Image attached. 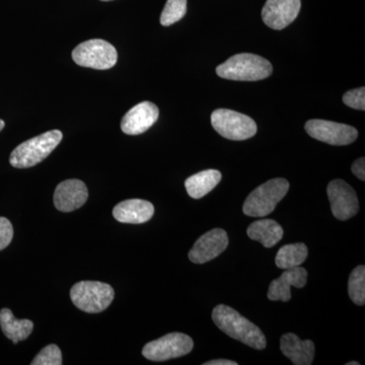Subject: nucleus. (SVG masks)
<instances>
[{
  "label": "nucleus",
  "mask_w": 365,
  "mask_h": 365,
  "mask_svg": "<svg viewBox=\"0 0 365 365\" xmlns=\"http://www.w3.org/2000/svg\"><path fill=\"white\" fill-rule=\"evenodd\" d=\"M212 319L215 325L232 339L241 341L254 349H265L267 342L261 329L232 307L225 304L215 307L212 312Z\"/></svg>",
  "instance_id": "1"
},
{
  "label": "nucleus",
  "mask_w": 365,
  "mask_h": 365,
  "mask_svg": "<svg viewBox=\"0 0 365 365\" xmlns=\"http://www.w3.org/2000/svg\"><path fill=\"white\" fill-rule=\"evenodd\" d=\"M272 72V64L267 59L251 53L234 55L216 68L220 78L239 81H262Z\"/></svg>",
  "instance_id": "2"
},
{
  "label": "nucleus",
  "mask_w": 365,
  "mask_h": 365,
  "mask_svg": "<svg viewBox=\"0 0 365 365\" xmlns=\"http://www.w3.org/2000/svg\"><path fill=\"white\" fill-rule=\"evenodd\" d=\"M62 138L61 131L51 130L29 139L14 148L9 157V163L16 169L35 167L51 155Z\"/></svg>",
  "instance_id": "3"
},
{
  "label": "nucleus",
  "mask_w": 365,
  "mask_h": 365,
  "mask_svg": "<svg viewBox=\"0 0 365 365\" xmlns=\"http://www.w3.org/2000/svg\"><path fill=\"white\" fill-rule=\"evenodd\" d=\"M289 182L282 178L264 182L254 190L245 201L242 211L251 217H264L275 210L276 205L284 198Z\"/></svg>",
  "instance_id": "4"
},
{
  "label": "nucleus",
  "mask_w": 365,
  "mask_h": 365,
  "mask_svg": "<svg viewBox=\"0 0 365 365\" xmlns=\"http://www.w3.org/2000/svg\"><path fill=\"white\" fill-rule=\"evenodd\" d=\"M115 292L111 285L100 281H81L72 287L71 297L74 306L88 314H98L109 307Z\"/></svg>",
  "instance_id": "5"
},
{
  "label": "nucleus",
  "mask_w": 365,
  "mask_h": 365,
  "mask_svg": "<svg viewBox=\"0 0 365 365\" xmlns=\"http://www.w3.org/2000/svg\"><path fill=\"white\" fill-rule=\"evenodd\" d=\"M72 59L79 66L107 71L116 66V48L107 41L93 39L81 43L72 51Z\"/></svg>",
  "instance_id": "6"
},
{
  "label": "nucleus",
  "mask_w": 365,
  "mask_h": 365,
  "mask_svg": "<svg viewBox=\"0 0 365 365\" xmlns=\"http://www.w3.org/2000/svg\"><path fill=\"white\" fill-rule=\"evenodd\" d=\"M211 124L218 134L235 141L252 138L258 130L251 117L227 109L215 110L211 115Z\"/></svg>",
  "instance_id": "7"
},
{
  "label": "nucleus",
  "mask_w": 365,
  "mask_h": 365,
  "mask_svg": "<svg viewBox=\"0 0 365 365\" xmlns=\"http://www.w3.org/2000/svg\"><path fill=\"white\" fill-rule=\"evenodd\" d=\"M193 340L186 334L170 333L144 346L143 355L151 361L178 359L192 351Z\"/></svg>",
  "instance_id": "8"
},
{
  "label": "nucleus",
  "mask_w": 365,
  "mask_h": 365,
  "mask_svg": "<svg viewBox=\"0 0 365 365\" xmlns=\"http://www.w3.org/2000/svg\"><path fill=\"white\" fill-rule=\"evenodd\" d=\"M304 129L309 136L331 145H348L359 137V131L354 127L327 120H309Z\"/></svg>",
  "instance_id": "9"
},
{
  "label": "nucleus",
  "mask_w": 365,
  "mask_h": 365,
  "mask_svg": "<svg viewBox=\"0 0 365 365\" xmlns=\"http://www.w3.org/2000/svg\"><path fill=\"white\" fill-rule=\"evenodd\" d=\"M331 210L339 220H348L359 210V198L354 189L343 180H333L327 188Z\"/></svg>",
  "instance_id": "10"
},
{
  "label": "nucleus",
  "mask_w": 365,
  "mask_h": 365,
  "mask_svg": "<svg viewBox=\"0 0 365 365\" xmlns=\"http://www.w3.org/2000/svg\"><path fill=\"white\" fill-rule=\"evenodd\" d=\"M228 235L222 228H215L201 235L189 252V260L204 264L213 260L227 250Z\"/></svg>",
  "instance_id": "11"
},
{
  "label": "nucleus",
  "mask_w": 365,
  "mask_h": 365,
  "mask_svg": "<svg viewBox=\"0 0 365 365\" xmlns=\"http://www.w3.org/2000/svg\"><path fill=\"white\" fill-rule=\"evenodd\" d=\"M300 0H267L262 9V20L273 30H282L299 16Z\"/></svg>",
  "instance_id": "12"
},
{
  "label": "nucleus",
  "mask_w": 365,
  "mask_h": 365,
  "mask_svg": "<svg viewBox=\"0 0 365 365\" xmlns=\"http://www.w3.org/2000/svg\"><path fill=\"white\" fill-rule=\"evenodd\" d=\"M158 108L153 103H139L124 115L121 129L127 135H139L148 130L158 121Z\"/></svg>",
  "instance_id": "13"
},
{
  "label": "nucleus",
  "mask_w": 365,
  "mask_h": 365,
  "mask_svg": "<svg viewBox=\"0 0 365 365\" xmlns=\"http://www.w3.org/2000/svg\"><path fill=\"white\" fill-rule=\"evenodd\" d=\"M88 198V190L81 180L71 179L60 182L55 189L54 205L62 212L81 208Z\"/></svg>",
  "instance_id": "14"
},
{
  "label": "nucleus",
  "mask_w": 365,
  "mask_h": 365,
  "mask_svg": "<svg viewBox=\"0 0 365 365\" xmlns=\"http://www.w3.org/2000/svg\"><path fill=\"white\" fill-rule=\"evenodd\" d=\"M307 281V271L306 269L295 267L287 269L277 279L270 283L268 290V299L272 302H289L292 299L290 287L302 288L306 287Z\"/></svg>",
  "instance_id": "15"
},
{
  "label": "nucleus",
  "mask_w": 365,
  "mask_h": 365,
  "mask_svg": "<svg viewBox=\"0 0 365 365\" xmlns=\"http://www.w3.org/2000/svg\"><path fill=\"white\" fill-rule=\"evenodd\" d=\"M155 215V207L148 201L129 199L117 204L113 209L115 220L122 223L140 225L148 222Z\"/></svg>",
  "instance_id": "16"
},
{
  "label": "nucleus",
  "mask_w": 365,
  "mask_h": 365,
  "mask_svg": "<svg viewBox=\"0 0 365 365\" xmlns=\"http://www.w3.org/2000/svg\"><path fill=\"white\" fill-rule=\"evenodd\" d=\"M280 349L283 355L295 365H311L314 361V344L311 340H300L295 334L287 333L281 337Z\"/></svg>",
  "instance_id": "17"
},
{
  "label": "nucleus",
  "mask_w": 365,
  "mask_h": 365,
  "mask_svg": "<svg viewBox=\"0 0 365 365\" xmlns=\"http://www.w3.org/2000/svg\"><path fill=\"white\" fill-rule=\"evenodd\" d=\"M222 181V173L217 170H206L197 173L185 182L187 193L193 199L207 195Z\"/></svg>",
  "instance_id": "18"
},
{
  "label": "nucleus",
  "mask_w": 365,
  "mask_h": 365,
  "mask_svg": "<svg viewBox=\"0 0 365 365\" xmlns=\"http://www.w3.org/2000/svg\"><path fill=\"white\" fill-rule=\"evenodd\" d=\"M250 239L261 242L265 248H272L281 241L283 228L272 220H262L252 223L247 230Z\"/></svg>",
  "instance_id": "19"
},
{
  "label": "nucleus",
  "mask_w": 365,
  "mask_h": 365,
  "mask_svg": "<svg viewBox=\"0 0 365 365\" xmlns=\"http://www.w3.org/2000/svg\"><path fill=\"white\" fill-rule=\"evenodd\" d=\"M0 327L2 332L13 341L14 344L26 340L33 332L34 324L30 319L14 318L13 312L9 309L0 311Z\"/></svg>",
  "instance_id": "20"
},
{
  "label": "nucleus",
  "mask_w": 365,
  "mask_h": 365,
  "mask_svg": "<svg viewBox=\"0 0 365 365\" xmlns=\"http://www.w3.org/2000/svg\"><path fill=\"white\" fill-rule=\"evenodd\" d=\"M307 255L309 251L304 242L285 245L276 255L275 264L278 268L284 270L299 267L307 260Z\"/></svg>",
  "instance_id": "21"
},
{
  "label": "nucleus",
  "mask_w": 365,
  "mask_h": 365,
  "mask_svg": "<svg viewBox=\"0 0 365 365\" xmlns=\"http://www.w3.org/2000/svg\"><path fill=\"white\" fill-rule=\"evenodd\" d=\"M348 294L350 299L357 306H364L365 304V267L364 265L357 266L350 274L348 281Z\"/></svg>",
  "instance_id": "22"
},
{
  "label": "nucleus",
  "mask_w": 365,
  "mask_h": 365,
  "mask_svg": "<svg viewBox=\"0 0 365 365\" xmlns=\"http://www.w3.org/2000/svg\"><path fill=\"white\" fill-rule=\"evenodd\" d=\"M187 13V0H168L160 14V24L163 26L174 25L181 21Z\"/></svg>",
  "instance_id": "23"
},
{
  "label": "nucleus",
  "mask_w": 365,
  "mask_h": 365,
  "mask_svg": "<svg viewBox=\"0 0 365 365\" xmlns=\"http://www.w3.org/2000/svg\"><path fill=\"white\" fill-rule=\"evenodd\" d=\"M32 365H61L62 354L59 347L55 344L46 346L39 354L31 362Z\"/></svg>",
  "instance_id": "24"
},
{
  "label": "nucleus",
  "mask_w": 365,
  "mask_h": 365,
  "mask_svg": "<svg viewBox=\"0 0 365 365\" xmlns=\"http://www.w3.org/2000/svg\"><path fill=\"white\" fill-rule=\"evenodd\" d=\"M343 103L348 107L353 108L355 110H365V88H356V90H352L347 91L344 96H343Z\"/></svg>",
  "instance_id": "25"
},
{
  "label": "nucleus",
  "mask_w": 365,
  "mask_h": 365,
  "mask_svg": "<svg viewBox=\"0 0 365 365\" xmlns=\"http://www.w3.org/2000/svg\"><path fill=\"white\" fill-rule=\"evenodd\" d=\"M14 237V227L6 217H0V251L6 248Z\"/></svg>",
  "instance_id": "26"
},
{
  "label": "nucleus",
  "mask_w": 365,
  "mask_h": 365,
  "mask_svg": "<svg viewBox=\"0 0 365 365\" xmlns=\"http://www.w3.org/2000/svg\"><path fill=\"white\" fill-rule=\"evenodd\" d=\"M351 170L355 177L359 178L361 181H365V158H360L353 163Z\"/></svg>",
  "instance_id": "27"
},
{
  "label": "nucleus",
  "mask_w": 365,
  "mask_h": 365,
  "mask_svg": "<svg viewBox=\"0 0 365 365\" xmlns=\"http://www.w3.org/2000/svg\"><path fill=\"white\" fill-rule=\"evenodd\" d=\"M204 365H237V362L232 361L227 359H215L210 360V361L205 362Z\"/></svg>",
  "instance_id": "28"
},
{
  "label": "nucleus",
  "mask_w": 365,
  "mask_h": 365,
  "mask_svg": "<svg viewBox=\"0 0 365 365\" xmlns=\"http://www.w3.org/2000/svg\"><path fill=\"white\" fill-rule=\"evenodd\" d=\"M4 126H6V123H4V120L0 119V131L4 128Z\"/></svg>",
  "instance_id": "29"
},
{
  "label": "nucleus",
  "mask_w": 365,
  "mask_h": 365,
  "mask_svg": "<svg viewBox=\"0 0 365 365\" xmlns=\"http://www.w3.org/2000/svg\"><path fill=\"white\" fill-rule=\"evenodd\" d=\"M359 362H355V361H351V362H348V364H346V365H359Z\"/></svg>",
  "instance_id": "30"
},
{
  "label": "nucleus",
  "mask_w": 365,
  "mask_h": 365,
  "mask_svg": "<svg viewBox=\"0 0 365 365\" xmlns=\"http://www.w3.org/2000/svg\"><path fill=\"white\" fill-rule=\"evenodd\" d=\"M102 1H112V0H102Z\"/></svg>",
  "instance_id": "31"
}]
</instances>
